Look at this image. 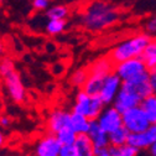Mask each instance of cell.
Wrapping results in <instances>:
<instances>
[{
  "label": "cell",
  "mask_w": 156,
  "mask_h": 156,
  "mask_svg": "<svg viewBox=\"0 0 156 156\" xmlns=\"http://www.w3.org/2000/svg\"><path fill=\"white\" fill-rule=\"evenodd\" d=\"M97 122L107 134H110L123 126V114L113 105L105 107Z\"/></svg>",
  "instance_id": "obj_10"
},
{
  "label": "cell",
  "mask_w": 156,
  "mask_h": 156,
  "mask_svg": "<svg viewBox=\"0 0 156 156\" xmlns=\"http://www.w3.org/2000/svg\"><path fill=\"white\" fill-rule=\"evenodd\" d=\"M71 114L72 112L65 109H53L46 122L47 133L56 136L60 131L71 128Z\"/></svg>",
  "instance_id": "obj_9"
},
{
  "label": "cell",
  "mask_w": 156,
  "mask_h": 156,
  "mask_svg": "<svg viewBox=\"0 0 156 156\" xmlns=\"http://www.w3.org/2000/svg\"><path fill=\"white\" fill-rule=\"evenodd\" d=\"M122 87H123V81L115 73H112L105 78L102 90H101V94H99L101 99L103 101L105 107L113 105V103L116 98V95L119 94Z\"/></svg>",
  "instance_id": "obj_11"
},
{
  "label": "cell",
  "mask_w": 156,
  "mask_h": 156,
  "mask_svg": "<svg viewBox=\"0 0 156 156\" xmlns=\"http://www.w3.org/2000/svg\"><path fill=\"white\" fill-rule=\"evenodd\" d=\"M55 50H56V45L55 44H52V42H48V44H46V51L50 53V52H55Z\"/></svg>",
  "instance_id": "obj_33"
},
{
  "label": "cell",
  "mask_w": 156,
  "mask_h": 156,
  "mask_svg": "<svg viewBox=\"0 0 156 156\" xmlns=\"http://www.w3.org/2000/svg\"><path fill=\"white\" fill-rule=\"evenodd\" d=\"M88 77H89L88 68H78V69L72 72V74L69 77V84L72 87L83 89V87H84V84L88 80Z\"/></svg>",
  "instance_id": "obj_21"
},
{
  "label": "cell",
  "mask_w": 156,
  "mask_h": 156,
  "mask_svg": "<svg viewBox=\"0 0 156 156\" xmlns=\"http://www.w3.org/2000/svg\"><path fill=\"white\" fill-rule=\"evenodd\" d=\"M141 58L144 60L149 71L156 68V38H152L151 42L147 45Z\"/></svg>",
  "instance_id": "obj_22"
},
{
  "label": "cell",
  "mask_w": 156,
  "mask_h": 156,
  "mask_svg": "<svg viewBox=\"0 0 156 156\" xmlns=\"http://www.w3.org/2000/svg\"><path fill=\"white\" fill-rule=\"evenodd\" d=\"M104 108H105V104L103 103L99 95L90 97L83 89H78V92L74 95L72 113L84 115L90 122H93L99 118V115L102 114Z\"/></svg>",
  "instance_id": "obj_4"
},
{
  "label": "cell",
  "mask_w": 156,
  "mask_h": 156,
  "mask_svg": "<svg viewBox=\"0 0 156 156\" xmlns=\"http://www.w3.org/2000/svg\"><path fill=\"white\" fill-rule=\"evenodd\" d=\"M11 124V118L9 115H0V129H6Z\"/></svg>",
  "instance_id": "obj_29"
},
{
  "label": "cell",
  "mask_w": 156,
  "mask_h": 156,
  "mask_svg": "<svg viewBox=\"0 0 156 156\" xmlns=\"http://www.w3.org/2000/svg\"><path fill=\"white\" fill-rule=\"evenodd\" d=\"M141 98L136 94L131 88H129L126 84L123 83V87L119 92V94L116 95V98L113 103V107L120 112L122 114L133 109V108H136V107H140L141 104Z\"/></svg>",
  "instance_id": "obj_8"
},
{
  "label": "cell",
  "mask_w": 156,
  "mask_h": 156,
  "mask_svg": "<svg viewBox=\"0 0 156 156\" xmlns=\"http://www.w3.org/2000/svg\"><path fill=\"white\" fill-rule=\"evenodd\" d=\"M147 72H149V69L141 57L129 60V61H124L122 63L115 65V67H114V73L118 76L123 82L131 81L134 78L139 77L144 73H147Z\"/></svg>",
  "instance_id": "obj_6"
},
{
  "label": "cell",
  "mask_w": 156,
  "mask_h": 156,
  "mask_svg": "<svg viewBox=\"0 0 156 156\" xmlns=\"http://www.w3.org/2000/svg\"><path fill=\"white\" fill-rule=\"evenodd\" d=\"M31 5H32L34 10H36V11H38V12H41V11L46 12L47 9H48L52 4H51V2H48V0H34V2L31 3Z\"/></svg>",
  "instance_id": "obj_27"
},
{
  "label": "cell",
  "mask_w": 156,
  "mask_h": 156,
  "mask_svg": "<svg viewBox=\"0 0 156 156\" xmlns=\"http://www.w3.org/2000/svg\"><path fill=\"white\" fill-rule=\"evenodd\" d=\"M150 73V83H151V87L154 89V93L156 94V68L149 71Z\"/></svg>",
  "instance_id": "obj_30"
},
{
  "label": "cell",
  "mask_w": 156,
  "mask_h": 156,
  "mask_svg": "<svg viewBox=\"0 0 156 156\" xmlns=\"http://www.w3.org/2000/svg\"><path fill=\"white\" fill-rule=\"evenodd\" d=\"M67 27V20H47L44 27V31L48 36L61 35Z\"/></svg>",
  "instance_id": "obj_23"
},
{
  "label": "cell",
  "mask_w": 156,
  "mask_h": 156,
  "mask_svg": "<svg viewBox=\"0 0 156 156\" xmlns=\"http://www.w3.org/2000/svg\"><path fill=\"white\" fill-rule=\"evenodd\" d=\"M0 156H2V155H0Z\"/></svg>",
  "instance_id": "obj_35"
},
{
  "label": "cell",
  "mask_w": 156,
  "mask_h": 156,
  "mask_svg": "<svg viewBox=\"0 0 156 156\" xmlns=\"http://www.w3.org/2000/svg\"><path fill=\"white\" fill-rule=\"evenodd\" d=\"M151 38H156V15L150 16L144 24V31Z\"/></svg>",
  "instance_id": "obj_26"
},
{
  "label": "cell",
  "mask_w": 156,
  "mask_h": 156,
  "mask_svg": "<svg viewBox=\"0 0 156 156\" xmlns=\"http://www.w3.org/2000/svg\"><path fill=\"white\" fill-rule=\"evenodd\" d=\"M123 126L130 134H140L146 131L151 126V123L141 107H136L123 113Z\"/></svg>",
  "instance_id": "obj_5"
},
{
  "label": "cell",
  "mask_w": 156,
  "mask_h": 156,
  "mask_svg": "<svg viewBox=\"0 0 156 156\" xmlns=\"http://www.w3.org/2000/svg\"><path fill=\"white\" fill-rule=\"evenodd\" d=\"M95 150H102V149H109L110 147V143H109V134H107L102 128L101 125L98 124L97 120H93L90 122V126H89V131L87 134Z\"/></svg>",
  "instance_id": "obj_13"
},
{
  "label": "cell",
  "mask_w": 156,
  "mask_h": 156,
  "mask_svg": "<svg viewBox=\"0 0 156 156\" xmlns=\"http://www.w3.org/2000/svg\"><path fill=\"white\" fill-rule=\"evenodd\" d=\"M74 149H76L77 156H95V151H97L90 138L87 134L77 135Z\"/></svg>",
  "instance_id": "obj_15"
},
{
  "label": "cell",
  "mask_w": 156,
  "mask_h": 156,
  "mask_svg": "<svg viewBox=\"0 0 156 156\" xmlns=\"http://www.w3.org/2000/svg\"><path fill=\"white\" fill-rule=\"evenodd\" d=\"M120 20V10L113 4L94 2L88 4L80 16V24L83 29L99 32L115 25Z\"/></svg>",
  "instance_id": "obj_1"
},
{
  "label": "cell",
  "mask_w": 156,
  "mask_h": 156,
  "mask_svg": "<svg viewBox=\"0 0 156 156\" xmlns=\"http://www.w3.org/2000/svg\"><path fill=\"white\" fill-rule=\"evenodd\" d=\"M0 78L3 80L8 97L14 103H23L26 99V89L23 80L10 58H3L0 61Z\"/></svg>",
  "instance_id": "obj_3"
},
{
  "label": "cell",
  "mask_w": 156,
  "mask_h": 156,
  "mask_svg": "<svg viewBox=\"0 0 156 156\" xmlns=\"http://www.w3.org/2000/svg\"><path fill=\"white\" fill-rule=\"evenodd\" d=\"M6 134L4 133V130L3 129H0V149H3L4 146H5V144H6Z\"/></svg>",
  "instance_id": "obj_31"
},
{
  "label": "cell",
  "mask_w": 156,
  "mask_h": 156,
  "mask_svg": "<svg viewBox=\"0 0 156 156\" xmlns=\"http://www.w3.org/2000/svg\"><path fill=\"white\" fill-rule=\"evenodd\" d=\"M60 156H77L74 145H65L60 150Z\"/></svg>",
  "instance_id": "obj_28"
},
{
  "label": "cell",
  "mask_w": 156,
  "mask_h": 156,
  "mask_svg": "<svg viewBox=\"0 0 156 156\" xmlns=\"http://www.w3.org/2000/svg\"><path fill=\"white\" fill-rule=\"evenodd\" d=\"M62 145L55 135L46 133L40 136L34 145V156H60Z\"/></svg>",
  "instance_id": "obj_7"
},
{
  "label": "cell",
  "mask_w": 156,
  "mask_h": 156,
  "mask_svg": "<svg viewBox=\"0 0 156 156\" xmlns=\"http://www.w3.org/2000/svg\"><path fill=\"white\" fill-rule=\"evenodd\" d=\"M56 138H57V140L60 141V144L62 146H65V145H74L76 139H77V134L72 130V128H67V129L58 133L56 135Z\"/></svg>",
  "instance_id": "obj_24"
},
{
  "label": "cell",
  "mask_w": 156,
  "mask_h": 156,
  "mask_svg": "<svg viewBox=\"0 0 156 156\" xmlns=\"http://www.w3.org/2000/svg\"><path fill=\"white\" fill-rule=\"evenodd\" d=\"M147 151H149V155H150V156H156V143H155Z\"/></svg>",
  "instance_id": "obj_34"
},
{
  "label": "cell",
  "mask_w": 156,
  "mask_h": 156,
  "mask_svg": "<svg viewBox=\"0 0 156 156\" xmlns=\"http://www.w3.org/2000/svg\"><path fill=\"white\" fill-rule=\"evenodd\" d=\"M90 126V120L84 115L72 113L71 114V128L77 135L88 134Z\"/></svg>",
  "instance_id": "obj_16"
},
{
  "label": "cell",
  "mask_w": 156,
  "mask_h": 156,
  "mask_svg": "<svg viewBox=\"0 0 156 156\" xmlns=\"http://www.w3.org/2000/svg\"><path fill=\"white\" fill-rule=\"evenodd\" d=\"M95 156H112L109 149H102V150H97Z\"/></svg>",
  "instance_id": "obj_32"
},
{
  "label": "cell",
  "mask_w": 156,
  "mask_h": 156,
  "mask_svg": "<svg viewBox=\"0 0 156 156\" xmlns=\"http://www.w3.org/2000/svg\"><path fill=\"white\" fill-rule=\"evenodd\" d=\"M124 84H126L129 88H131L136 94H138L141 101L146 99L147 97L155 94L154 93V89L151 87V83H150V73H144L139 77L134 78L131 81H128V82H123Z\"/></svg>",
  "instance_id": "obj_12"
},
{
  "label": "cell",
  "mask_w": 156,
  "mask_h": 156,
  "mask_svg": "<svg viewBox=\"0 0 156 156\" xmlns=\"http://www.w3.org/2000/svg\"><path fill=\"white\" fill-rule=\"evenodd\" d=\"M107 77H102V76H95V74H89L88 80L83 87V90L89 94L90 97H95V95H99L103 83L105 81Z\"/></svg>",
  "instance_id": "obj_17"
},
{
  "label": "cell",
  "mask_w": 156,
  "mask_h": 156,
  "mask_svg": "<svg viewBox=\"0 0 156 156\" xmlns=\"http://www.w3.org/2000/svg\"><path fill=\"white\" fill-rule=\"evenodd\" d=\"M114 67H115V65L112 62V60L108 56H105V57H101L98 60H95L88 67V72H89V74L108 77L109 74L114 73Z\"/></svg>",
  "instance_id": "obj_14"
},
{
  "label": "cell",
  "mask_w": 156,
  "mask_h": 156,
  "mask_svg": "<svg viewBox=\"0 0 156 156\" xmlns=\"http://www.w3.org/2000/svg\"><path fill=\"white\" fill-rule=\"evenodd\" d=\"M129 135H130V133L124 126H122L120 129L110 133L109 134L110 146L112 147H120V146L126 145L128 144V139H129Z\"/></svg>",
  "instance_id": "obj_19"
},
{
  "label": "cell",
  "mask_w": 156,
  "mask_h": 156,
  "mask_svg": "<svg viewBox=\"0 0 156 156\" xmlns=\"http://www.w3.org/2000/svg\"><path fill=\"white\" fill-rule=\"evenodd\" d=\"M68 15L69 8L65 4H52L45 12L47 20H67Z\"/></svg>",
  "instance_id": "obj_18"
},
{
  "label": "cell",
  "mask_w": 156,
  "mask_h": 156,
  "mask_svg": "<svg viewBox=\"0 0 156 156\" xmlns=\"http://www.w3.org/2000/svg\"><path fill=\"white\" fill-rule=\"evenodd\" d=\"M141 109L146 114L149 122L152 124H156V94H152L144 99L140 104Z\"/></svg>",
  "instance_id": "obj_20"
},
{
  "label": "cell",
  "mask_w": 156,
  "mask_h": 156,
  "mask_svg": "<svg viewBox=\"0 0 156 156\" xmlns=\"http://www.w3.org/2000/svg\"><path fill=\"white\" fill-rule=\"evenodd\" d=\"M109 151L112 154V156H139L140 151L136 150L135 147L130 146V145H124L120 147H109Z\"/></svg>",
  "instance_id": "obj_25"
},
{
  "label": "cell",
  "mask_w": 156,
  "mask_h": 156,
  "mask_svg": "<svg viewBox=\"0 0 156 156\" xmlns=\"http://www.w3.org/2000/svg\"><path fill=\"white\" fill-rule=\"evenodd\" d=\"M152 38L145 32L134 34L130 37L116 44L110 51L108 57L114 65L122 63L124 61L134 60V58L143 57L147 45L151 42Z\"/></svg>",
  "instance_id": "obj_2"
}]
</instances>
